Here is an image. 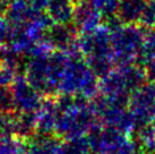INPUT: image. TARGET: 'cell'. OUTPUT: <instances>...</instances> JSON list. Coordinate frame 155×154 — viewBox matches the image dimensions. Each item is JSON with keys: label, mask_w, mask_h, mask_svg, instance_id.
Here are the masks:
<instances>
[{"label": "cell", "mask_w": 155, "mask_h": 154, "mask_svg": "<svg viewBox=\"0 0 155 154\" xmlns=\"http://www.w3.org/2000/svg\"><path fill=\"white\" fill-rule=\"evenodd\" d=\"M148 0H120L118 19L124 24H140Z\"/></svg>", "instance_id": "7a4b0ae2"}, {"label": "cell", "mask_w": 155, "mask_h": 154, "mask_svg": "<svg viewBox=\"0 0 155 154\" xmlns=\"http://www.w3.org/2000/svg\"><path fill=\"white\" fill-rule=\"evenodd\" d=\"M142 25L155 28V0H148L145 14L140 22Z\"/></svg>", "instance_id": "3957f363"}, {"label": "cell", "mask_w": 155, "mask_h": 154, "mask_svg": "<svg viewBox=\"0 0 155 154\" xmlns=\"http://www.w3.org/2000/svg\"><path fill=\"white\" fill-rule=\"evenodd\" d=\"M111 30L113 60L118 66L134 65L138 61L145 40L147 26L117 23Z\"/></svg>", "instance_id": "6da1fadb"}]
</instances>
